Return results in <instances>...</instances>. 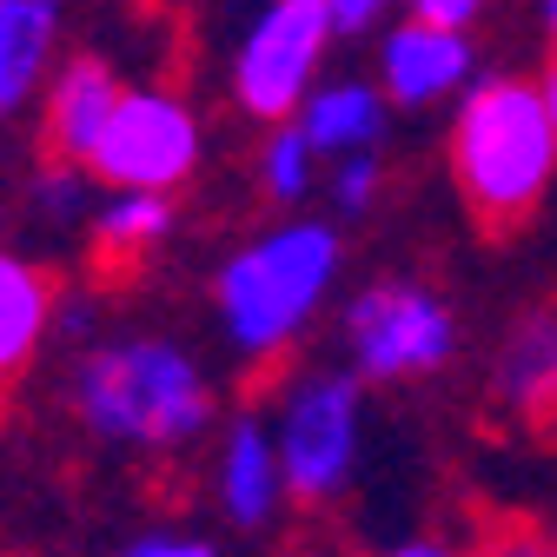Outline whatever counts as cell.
Returning <instances> with one entry per match:
<instances>
[{
    "label": "cell",
    "instance_id": "obj_13",
    "mask_svg": "<svg viewBox=\"0 0 557 557\" xmlns=\"http://www.w3.org/2000/svg\"><path fill=\"white\" fill-rule=\"evenodd\" d=\"M180 233V193L160 186H100L87 213V246L100 272H126Z\"/></svg>",
    "mask_w": 557,
    "mask_h": 557
},
{
    "label": "cell",
    "instance_id": "obj_18",
    "mask_svg": "<svg viewBox=\"0 0 557 557\" xmlns=\"http://www.w3.org/2000/svg\"><path fill=\"white\" fill-rule=\"evenodd\" d=\"M319 186H325V206H332V220H338V226L372 220V213H379V199H385V147H359V153L325 160Z\"/></svg>",
    "mask_w": 557,
    "mask_h": 557
},
{
    "label": "cell",
    "instance_id": "obj_9",
    "mask_svg": "<svg viewBox=\"0 0 557 557\" xmlns=\"http://www.w3.org/2000/svg\"><path fill=\"white\" fill-rule=\"evenodd\" d=\"M484 398L505 425L518 432H550L557 425V293L524 306L484 366Z\"/></svg>",
    "mask_w": 557,
    "mask_h": 557
},
{
    "label": "cell",
    "instance_id": "obj_8",
    "mask_svg": "<svg viewBox=\"0 0 557 557\" xmlns=\"http://www.w3.org/2000/svg\"><path fill=\"white\" fill-rule=\"evenodd\" d=\"M478 74H484V66H478L471 27H445V21H425V14H398V21H385L372 34V81L385 87V100L398 113H438Z\"/></svg>",
    "mask_w": 557,
    "mask_h": 557
},
{
    "label": "cell",
    "instance_id": "obj_24",
    "mask_svg": "<svg viewBox=\"0 0 557 557\" xmlns=\"http://www.w3.org/2000/svg\"><path fill=\"white\" fill-rule=\"evenodd\" d=\"M537 87H544V100H550V113H557V47H550V60H544V74H537Z\"/></svg>",
    "mask_w": 557,
    "mask_h": 557
},
{
    "label": "cell",
    "instance_id": "obj_23",
    "mask_svg": "<svg viewBox=\"0 0 557 557\" xmlns=\"http://www.w3.org/2000/svg\"><path fill=\"white\" fill-rule=\"evenodd\" d=\"M531 21H537V34L557 47V0H531Z\"/></svg>",
    "mask_w": 557,
    "mask_h": 557
},
{
    "label": "cell",
    "instance_id": "obj_14",
    "mask_svg": "<svg viewBox=\"0 0 557 557\" xmlns=\"http://www.w3.org/2000/svg\"><path fill=\"white\" fill-rule=\"evenodd\" d=\"M392 100L372 74H332L306 94V107L293 113L306 126V139L319 147V160H338V153H359V147H385L392 133Z\"/></svg>",
    "mask_w": 557,
    "mask_h": 557
},
{
    "label": "cell",
    "instance_id": "obj_12",
    "mask_svg": "<svg viewBox=\"0 0 557 557\" xmlns=\"http://www.w3.org/2000/svg\"><path fill=\"white\" fill-rule=\"evenodd\" d=\"M66 34V0H0V126L40 107Z\"/></svg>",
    "mask_w": 557,
    "mask_h": 557
},
{
    "label": "cell",
    "instance_id": "obj_10",
    "mask_svg": "<svg viewBox=\"0 0 557 557\" xmlns=\"http://www.w3.org/2000/svg\"><path fill=\"white\" fill-rule=\"evenodd\" d=\"M213 505L239 537H272L286 518L293 492H286V465H278L272 425L259 411L226 418V432L213 445Z\"/></svg>",
    "mask_w": 557,
    "mask_h": 557
},
{
    "label": "cell",
    "instance_id": "obj_2",
    "mask_svg": "<svg viewBox=\"0 0 557 557\" xmlns=\"http://www.w3.org/2000/svg\"><path fill=\"white\" fill-rule=\"evenodd\" d=\"M445 166L471 226L518 233L544 213L557 186V113L524 74H478L451 100Z\"/></svg>",
    "mask_w": 557,
    "mask_h": 557
},
{
    "label": "cell",
    "instance_id": "obj_6",
    "mask_svg": "<svg viewBox=\"0 0 557 557\" xmlns=\"http://www.w3.org/2000/svg\"><path fill=\"white\" fill-rule=\"evenodd\" d=\"M338 47L325 0H265L252 14L246 40L233 47V100L246 120L272 126L293 120L306 94L325 81V53Z\"/></svg>",
    "mask_w": 557,
    "mask_h": 557
},
{
    "label": "cell",
    "instance_id": "obj_3",
    "mask_svg": "<svg viewBox=\"0 0 557 557\" xmlns=\"http://www.w3.org/2000/svg\"><path fill=\"white\" fill-rule=\"evenodd\" d=\"M345 272V226L338 220H272L246 246H233L213 272V319L226 345L252 366L286 359L332 306Z\"/></svg>",
    "mask_w": 557,
    "mask_h": 557
},
{
    "label": "cell",
    "instance_id": "obj_16",
    "mask_svg": "<svg viewBox=\"0 0 557 557\" xmlns=\"http://www.w3.org/2000/svg\"><path fill=\"white\" fill-rule=\"evenodd\" d=\"M319 173H325V160H319V147L306 139V126L299 120H272L265 139H259V160H252L259 199L265 206H306L319 193Z\"/></svg>",
    "mask_w": 557,
    "mask_h": 557
},
{
    "label": "cell",
    "instance_id": "obj_11",
    "mask_svg": "<svg viewBox=\"0 0 557 557\" xmlns=\"http://www.w3.org/2000/svg\"><path fill=\"white\" fill-rule=\"evenodd\" d=\"M120 94H126V81L113 74V60H100V53H66L53 66L47 94H40V139H47V153L94 160V147H100V133H107Z\"/></svg>",
    "mask_w": 557,
    "mask_h": 557
},
{
    "label": "cell",
    "instance_id": "obj_4",
    "mask_svg": "<svg viewBox=\"0 0 557 557\" xmlns=\"http://www.w3.org/2000/svg\"><path fill=\"white\" fill-rule=\"evenodd\" d=\"M338 338H345V366L366 385H425L458 366L465 319L432 278L385 272L338 306Z\"/></svg>",
    "mask_w": 557,
    "mask_h": 557
},
{
    "label": "cell",
    "instance_id": "obj_5",
    "mask_svg": "<svg viewBox=\"0 0 557 557\" xmlns=\"http://www.w3.org/2000/svg\"><path fill=\"white\" fill-rule=\"evenodd\" d=\"M366 379L352 366H312L286 385L272 411V445L286 465V492L299 511H332L359 484L366 458Z\"/></svg>",
    "mask_w": 557,
    "mask_h": 557
},
{
    "label": "cell",
    "instance_id": "obj_19",
    "mask_svg": "<svg viewBox=\"0 0 557 557\" xmlns=\"http://www.w3.org/2000/svg\"><path fill=\"white\" fill-rule=\"evenodd\" d=\"M325 8H332L338 40H372L385 21H398V14H405V0H325Z\"/></svg>",
    "mask_w": 557,
    "mask_h": 557
},
{
    "label": "cell",
    "instance_id": "obj_7",
    "mask_svg": "<svg viewBox=\"0 0 557 557\" xmlns=\"http://www.w3.org/2000/svg\"><path fill=\"white\" fill-rule=\"evenodd\" d=\"M199 153H206L199 113L173 87H126L87 166H94L100 186H160V193H180L199 173Z\"/></svg>",
    "mask_w": 557,
    "mask_h": 557
},
{
    "label": "cell",
    "instance_id": "obj_20",
    "mask_svg": "<svg viewBox=\"0 0 557 557\" xmlns=\"http://www.w3.org/2000/svg\"><path fill=\"white\" fill-rule=\"evenodd\" d=\"M53 338L74 345V352H81V345H94L100 338V299L94 293H60L53 299Z\"/></svg>",
    "mask_w": 557,
    "mask_h": 557
},
{
    "label": "cell",
    "instance_id": "obj_22",
    "mask_svg": "<svg viewBox=\"0 0 557 557\" xmlns=\"http://www.w3.org/2000/svg\"><path fill=\"white\" fill-rule=\"evenodd\" d=\"M498 0H405V14H425V21H445V27H478Z\"/></svg>",
    "mask_w": 557,
    "mask_h": 557
},
{
    "label": "cell",
    "instance_id": "obj_17",
    "mask_svg": "<svg viewBox=\"0 0 557 557\" xmlns=\"http://www.w3.org/2000/svg\"><path fill=\"white\" fill-rule=\"evenodd\" d=\"M100 180H94V166L87 160H66V153H47L34 173H27V220L34 226H47V233H74V226H87V213H94V193Z\"/></svg>",
    "mask_w": 557,
    "mask_h": 557
},
{
    "label": "cell",
    "instance_id": "obj_21",
    "mask_svg": "<svg viewBox=\"0 0 557 557\" xmlns=\"http://www.w3.org/2000/svg\"><path fill=\"white\" fill-rule=\"evenodd\" d=\"M220 544L206 531H139L126 537V557H213Z\"/></svg>",
    "mask_w": 557,
    "mask_h": 557
},
{
    "label": "cell",
    "instance_id": "obj_1",
    "mask_svg": "<svg viewBox=\"0 0 557 557\" xmlns=\"http://www.w3.org/2000/svg\"><path fill=\"white\" fill-rule=\"evenodd\" d=\"M66 398H74V418L94 445L139 458H173L199 445L220 418V392L193 359V345L160 332H120L81 345Z\"/></svg>",
    "mask_w": 557,
    "mask_h": 557
},
{
    "label": "cell",
    "instance_id": "obj_15",
    "mask_svg": "<svg viewBox=\"0 0 557 557\" xmlns=\"http://www.w3.org/2000/svg\"><path fill=\"white\" fill-rule=\"evenodd\" d=\"M53 299H60V286L47 278L40 259L0 252V385H14L40 359V345L53 338Z\"/></svg>",
    "mask_w": 557,
    "mask_h": 557
}]
</instances>
